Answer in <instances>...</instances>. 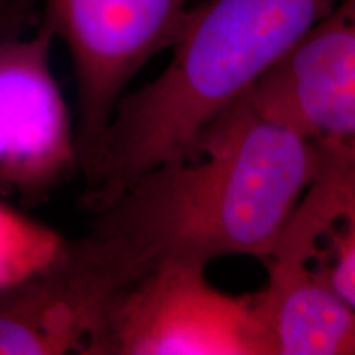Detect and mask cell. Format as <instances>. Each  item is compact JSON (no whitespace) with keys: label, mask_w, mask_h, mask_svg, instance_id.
I'll return each instance as SVG.
<instances>
[{"label":"cell","mask_w":355,"mask_h":355,"mask_svg":"<svg viewBox=\"0 0 355 355\" xmlns=\"http://www.w3.org/2000/svg\"><path fill=\"white\" fill-rule=\"evenodd\" d=\"M318 166L316 146L247 94L207 128L193 157L153 168L92 212L76 242L115 296L173 261H266Z\"/></svg>","instance_id":"obj_1"},{"label":"cell","mask_w":355,"mask_h":355,"mask_svg":"<svg viewBox=\"0 0 355 355\" xmlns=\"http://www.w3.org/2000/svg\"><path fill=\"white\" fill-rule=\"evenodd\" d=\"M337 0H202L163 73L115 107L83 206L97 211L145 173L193 157L201 137L285 58Z\"/></svg>","instance_id":"obj_2"},{"label":"cell","mask_w":355,"mask_h":355,"mask_svg":"<svg viewBox=\"0 0 355 355\" xmlns=\"http://www.w3.org/2000/svg\"><path fill=\"white\" fill-rule=\"evenodd\" d=\"M94 355H272L257 293L211 285L206 266L173 261L115 296Z\"/></svg>","instance_id":"obj_3"},{"label":"cell","mask_w":355,"mask_h":355,"mask_svg":"<svg viewBox=\"0 0 355 355\" xmlns=\"http://www.w3.org/2000/svg\"><path fill=\"white\" fill-rule=\"evenodd\" d=\"M42 19L68 46L78 91L76 144L86 188L99 173L128 83L175 42L191 0H42Z\"/></svg>","instance_id":"obj_4"},{"label":"cell","mask_w":355,"mask_h":355,"mask_svg":"<svg viewBox=\"0 0 355 355\" xmlns=\"http://www.w3.org/2000/svg\"><path fill=\"white\" fill-rule=\"evenodd\" d=\"M55 32L0 37V196L24 206L46 201L79 171L76 127L50 55Z\"/></svg>","instance_id":"obj_5"},{"label":"cell","mask_w":355,"mask_h":355,"mask_svg":"<svg viewBox=\"0 0 355 355\" xmlns=\"http://www.w3.org/2000/svg\"><path fill=\"white\" fill-rule=\"evenodd\" d=\"M248 96L319 153L355 150V0H337Z\"/></svg>","instance_id":"obj_6"},{"label":"cell","mask_w":355,"mask_h":355,"mask_svg":"<svg viewBox=\"0 0 355 355\" xmlns=\"http://www.w3.org/2000/svg\"><path fill=\"white\" fill-rule=\"evenodd\" d=\"M110 298L71 242L0 288V355H94Z\"/></svg>","instance_id":"obj_7"},{"label":"cell","mask_w":355,"mask_h":355,"mask_svg":"<svg viewBox=\"0 0 355 355\" xmlns=\"http://www.w3.org/2000/svg\"><path fill=\"white\" fill-rule=\"evenodd\" d=\"M298 270L355 308V150L319 153V166L265 261Z\"/></svg>","instance_id":"obj_8"},{"label":"cell","mask_w":355,"mask_h":355,"mask_svg":"<svg viewBox=\"0 0 355 355\" xmlns=\"http://www.w3.org/2000/svg\"><path fill=\"white\" fill-rule=\"evenodd\" d=\"M266 268L257 298L272 355H355V308L308 273Z\"/></svg>","instance_id":"obj_9"},{"label":"cell","mask_w":355,"mask_h":355,"mask_svg":"<svg viewBox=\"0 0 355 355\" xmlns=\"http://www.w3.org/2000/svg\"><path fill=\"white\" fill-rule=\"evenodd\" d=\"M68 239L0 196V288L20 282L61 254Z\"/></svg>","instance_id":"obj_10"},{"label":"cell","mask_w":355,"mask_h":355,"mask_svg":"<svg viewBox=\"0 0 355 355\" xmlns=\"http://www.w3.org/2000/svg\"><path fill=\"white\" fill-rule=\"evenodd\" d=\"M35 0H0V25L26 33L35 24Z\"/></svg>","instance_id":"obj_11"},{"label":"cell","mask_w":355,"mask_h":355,"mask_svg":"<svg viewBox=\"0 0 355 355\" xmlns=\"http://www.w3.org/2000/svg\"><path fill=\"white\" fill-rule=\"evenodd\" d=\"M8 35H21V33H15V32H12V30L6 28V26L0 25V37H8Z\"/></svg>","instance_id":"obj_12"}]
</instances>
